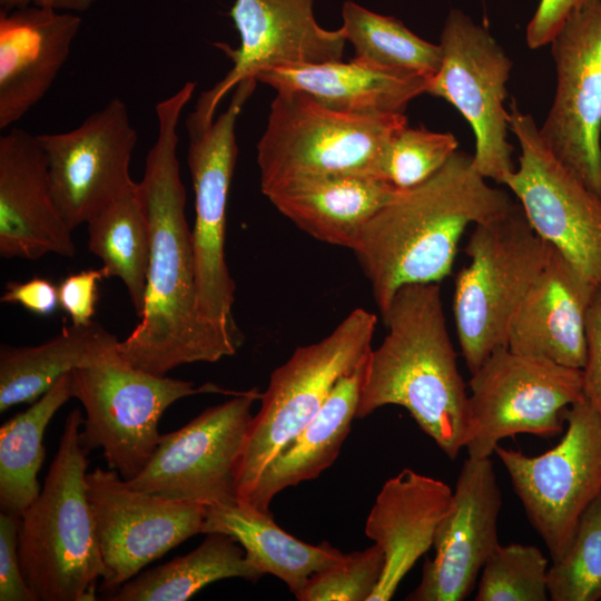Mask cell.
I'll return each mask as SVG.
<instances>
[{
    "label": "cell",
    "instance_id": "obj_21",
    "mask_svg": "<svg viewBox=\"0 0 601 601\" xmlns=\"http://www.w3.org/2000/svg\"><path fill=\"white\" fill-rule=\"evenodd\" d=\"M81 18L48 7L0 13V129L6 130L49 91L67 62Z\"/></svg>",
    "mask_w": 601,
    "mask_h": 601
},
{
    "label": "cell",
    "instance_id": "obj_15",
    "mask_svg": "<svg viewBox=\"0 0 601 601\" xmlns=\"http://www.w3.org/2000/svg\"><path fill=\"white\" fill-rule=\"evenodd\" d=\"M550 43L556 89L539 132L555 158L601 198V0H583Z\"/></svg>",
    "mask_w": 601,
    "mask_h": 601
},
{
    "label": "cell",
    "instance_id": "obj_14",
    "mask_svg": "<svg viewBox=\"0 0 601 601\" xmlns=\"http://www.w3.org/2000/svg\"><path fill=\"white\" fill-rule=\"evenodd\" d=\"M257 388L206 408L160 436L145 469L127 482L135 489L206 508L237 501L236 467L253 420Z\"/></svg>",
    "mask_w": 601,
    "mask_h": 601
},
{
    "label": "cell",
    "instance_id": "obj_4",
    "mask_svg": "<svg viewBox=\"0 0 601 601\" xmlns=\"http://www.w3.org/2000/svg\"><path fill=\"white\" fill-rule=\"evenodd\" d=\"M82 423L79 408L67 415L43 486L20 516V564L37 601L96 600L107 575L87 496Z\"/></svg>",
    "mask_w": 601,
    "mask_h": 601
},
{
    "label": "cell",
    "instance_id": "obj_35",
    "mask_svg": "<svg viewBox=\"0 0 601 601\" xmlns=\"http://www.w3.org/2000/svg\"><path fill=\"white\" fill-rule=\"evenodd\" d=\"M456 150L457 140L453 134L406 125L385 147L376 177L396 189H410L434 175Z\"/></svg>",
    "mask_w": 601,
    "mask_h": 601
},
{
    "label": "cell",
    "instance_id": "obj_9",
    "mask_svg": "<svg viewBox=\"0 0 601 601\" xmlns=\"http://www.w3.org/2000/svg\"><path fill=\"white\" fill-rule=\"evenodd\" d=\"M257 81L246 79L235 87L229 106L217 118L186 119L189 135L188 168L195 191L191 244L198 307L220 335L237 348L243 334L233 316L236 284L225 259L227 201L238 148L236 121Z\"/></svg>",
    "mask_w": 601,
    "mask_h": 601
},
{
    "label": "cell",
    "instance_id": "obj_2",
    "mask_svg": "<svg viewBox=\"0 0 601 601\" xmlns=\"http://www.w3.org/2000/svg\"><path fill=\"white\" fill-rule=\"evenodd\" d=\"M514 204L486 183L473 155L459 150L428 179L400 190L366 221L352 247L380 312L401 287L451 275L466 227L495 219Z\"/></svg>",
    "mask_w": 601,
    "mask_h": 601
},
{
    "label": "cell",
    "instance_id": "obj_38",
    "mask_svg": "<svg viewBox=\"0 0 601 601\" xmlns=\"http://www.w3.org/2000/svg\"><path fill=\"white\" fill-rule=\"evenodd\" d=\"M102 268L82 270L66 277L58 286L59 305L70 316L72 324L92 322L98 296V282L105 278Z\"/></svg>",
    "mask_w": 601,
    "mask_h": 601
},
{
    "label": "cell",
    "instance_id": "obj_6",
    "mask_svg": "<svg viewBox=\"0 0 601 601\" xmlns=\"http://www.w3.org/2000/svg\"><path fill=\"white\" fill-rule=\"evenodd\" d=\"M550 248L518 201L504 215L475 225L464 247L470 262L456 275L453 299L457 339L471 374L508 346L512 319Z\"/></svg>",
    "mask_w": 601,
    "mask_h": 601
},
{
    "label": "cell",
    "instance_id": "obj_41",
    "mask_svg": "<svg viewBox=\"0 0 601 601\" xmlns=\"http://www.w3.org/2000/svg\"><path fill=\"white\" fill-rule=\"evenodd\" d=\"M583 0H540L539 6L526 27L525 40L531 49H538L551 42L569 14Z\"/></svg>",
    "mask_w": 601,
    "mask_h": 601
},
{
    "label": "cell",
    "instance_id": "obj_20",
    "mask_svg": "<svg viewBox=\"0 0 601 601\" xmlns=\"http://www.w3.org/2000/svg\"><path fill=\"white\" fill-rule=\"evenodd\" d=\"M73 257L71 229L52 196L37 135L13 127L0 137V255Z\"/></svg>",
    "mask_w": 601,
    "mask_h": 601
},
{
    "label": "cell",
    "instance_id": "obj_37",
    "mask_svg": "<svg viewBox=\"0 0 601 601\" xmlns=\"http://www.w3.org/2000/svg\"><path fill=\"white\" fill-rule=\"evenodd\" d=\"M20 516L7 512L0 514V600L37 601L30 590L20 564L18 536Z\"/></svg>",
    "mask_w": 601,
    "mask_h": 601
},
{
    "label": "cell",
    "instance_id": "obj_10",
    "mask_svg": "<svg viewBox=\"0 0 601 601\" xmlns=\"http://www.w3.org/2000/svg\"><path fill=\"white\" fill-rule=\"evenodd\" d=\"M471 375L464 447L475 459L490 457L501 440L516 434L559 435L565 408L584 396L582 370L508 346Z\"/></svg>",
    "mask_w": 601,
    "mask_h": 601
},
{
    "label": "cell",
    "instance_id": "obj_31",
    "mask_svg": "<svg viewBox=\"0 0 601 601\" xmlns=\"http://www.w3.org/2000/svg\"><path fill=\"white\" fill-rule=\"evenodd\" d=\"M88 248L101 259L106 277H118L138 317L145 306L150 231L137 183L87 223Z\"/></svg>",
    "mask_w": 601,
    "mask_h": 601
},
{
    "label": "cell",
    "instance_id": "obj_17",
    "mask_svg": "<svg viewBox=\"0 0 601 601\" xmlns=\"http://www.w3.org/2000/svg\"><path fill=\"white\" fill-rule=\"evenodd\" d=\"M37 138L53 199L71 230L136 183L129 168L138 136L120 98L71 130Z\"/></svg>",
    "mask_w": 601,
    "mask_h": 601
},
{
    "label": "cell",
    "instance_id": "obj_1",
    "mask_svg": "<svg viewBox=\"0 0 601 601\" xmlns=\"http://www.w3.org/2000/svg\"><path fill=\"white\" fill-rule=\"evenodd\" d=\"M196 88L194 81L156 107L157 137L137 183L150 231V258L140 322L118 353L132 366L166 375L185 364L214 363L238 348L203 317L198 307L186 189L180 179L178 124Z\"/></svg>",
    "mask_w": 601,
    "mask_h": 601
},
{
    "label": "cell",
    "instance_id": "obj_8",
    "mask_svg": "<svg viewBox=\"0 0 601 601\" xmlns=\"http://www.w3.org/2000/svg\"><path fill=\"white\" fill-rule=\"evenodd\" d=\"M72 374V397L82 404L86 418L80 442L89 452L102 449L109 469L128 481L154 455L162 413L176 401L201 393L239 395L213 383L195 387L190 381L155 375L126 362L119 353Z\"/></svg>",
    "mask_w": 601,
    "mask_h": 601
},
{
    "label": "cell",
    "instance_id": "obj_33",
    "mask_svg": "<svg viewBox=\"0 0 601 601\" xmlns=\"http://www.w3.org/2000/svg\"><path fill=\"white\" fill-rule=\"evenodd\" d=\"M552 601L601 600V493L582 513L573 540L548 571Z\"/></svg>",
    "mask_w": 601,
    "mask_h": 601
},
{
    "label": "cell",
    "instance_id": "obj_24",
    "mask_svg": "<svg viewBox=\"0 0 601 601\" xmlns=\"http://www.w3.org/2000/svg\"><path fill=\"white\" fill-rule=\"evenodd\" d=\"M257 82L279 91H303L321 105L348 114L404 112L415 97L426 93L428 79L388 69L354 57L302 63L260 72Z\"/></svg>",
    "mask_w": 601,
    "mask_h": 601
},
{
    "label": "cell",
    "instance_id": "obj_19",
    "mask_svg": "<svg viewBox=\"0 0 601 601\" xmlns=\"http://www.w3.org/2000/svg\"><path fill=\"white\" fill-rule=\"evenodd\" d=\"M501 491L490 457H467L452 502L435 531V555L423 565L418 585L406 600L462 601L499 544Z\"/></svg>",
    "mask_w": 601,
    "mask_h": 601
},
{
    "label": "cell",
    "instance_id": "obj_28",
    "mask_svg": "<svg viewBox=\"0 0 601 601\" xmlns=\"http://www.w3.org/2000/svg\"><path fill=\"white\" fill-rule=\"evenodd\" d=\"M118 338L100 324L63 327L36 346L0 349V412L40 398L65 374L97 364L118 352Z\"/></svg>",
    "mask_w": 601,
    "mask_h": 601
},
{
    "label": "cell",
    "instance_id": "obj_3",
    "mask_svg": "<svg viewBox=\"0 0 601 601\" xmlns=\"http://www.w3.org/2000/svg\"><path fill=\"white\" fill-rule=\"evenodd\" d=\"M382 316L387 334L367 356L356 418L400 405L445 455L456 459L465 444L469 395L439 283L401 287Z\"/></svg>",
    "mask_w": 601,
    "mask_h": 601
},
{
    "label": "cell",
    "instance_id": "obj_13",
    "mask_svg": "<svg viewBox=\"0 0 601 601\" xmlns=\"http://www.w3.org/2000/svg\"><path fill=\"white\" fill-rule=\"evenodd\" d=\"M442 62L426 93L450 102L470 124L475 137L473 160L486 179L502 184L515 169L504 107L512 61L489 30L452 9L441 42Z\"/></svg>",
    "mask_w": 601,
    "mask_h": 601
},
{
    "label": "cell",
    "instance_id": "obj_30",
    "mask_svg": "<svg viewBox=\"0 0 601 601\" xmlns=\"http://www.w3.org/2000/svg\"><path fill=\"white\" fill-rule=\"evenodd\" d=\"M72 397L71 372L61 376L48 392L24 412L0 427V506L2 512L21 516L41 489L37 474L46 451L42 443L55 413Z\"/></svg>",
    "mask_w": 601,
    "mask_h": 601
},
{
    "label": "cell",
    "instance_id": "obj_40",
    "mask_svg": "<svg viewBox=\"0 0 601 601\" xmlns=\"http://www.w3.org/2000/svg\"><path fill=\"white\" fill-rule=\"evenodd\" d=\"M1 302L19 304L27 311L41 316L51 315L59 305L58 287L42 277L26 282H9Z\"/></svg>",
    "mask_w": 601,
    "mask_h": 601
},
{
    "label": "cell",
    "instance_id": "obj_18",
    "mask_svg": "<svg viewBox=\"0 0 601 601\" xmlns=\"http://www.w3.org/2000/svg\"><path fill=\"white\" fill-rule=\"evenodd\" d=\"M313 3L314 0H235L229 14L240 37L239 47L218 45L233 61V68L198 98L191 115L213 120L226 93L243 80H256L263 71L342 60L346 43L343 31L322 28L314 18Z\"/></svg>",
    "mask_w": 601,
    "mask_h": 601
},
{
    "label": "cell",
    "instance_id": "obj_25",
    "mask_svg": "<svg viewBox=\"0 0 601 601\" xmlns=\"http://www.w3.org/2000/svg\"><path fill=\"white\" fill-rule=\"evenodd\" d=\"M398 191L374 176L337 175L298 180L267 197L312 237L352 249L366 221Z\"/></svg>",
    "mask_w": 601,
    "mask_h": 601
},
{
    "label": "cell",
    "instance_id": "obj_5",
    "mask_svg": "<svg viewBox=\"0 0 601 601\" xmlns=\"http://www.w3.org/2000/svg\"><path fill=\"white\" fill-rule=\"evenodd\" d=\"M404 112L348 114L329 109L303 91H279L257 144L265 196L292 183L376 170Z\"/></svg>",
    "mask_w": 601,
    "mask_h": 601
},
{
    "label": "cell",
    "instance_id": "obj_29",
    "mask_svg": "<svg viewBox=\"0 0 601 601\" xmlns=\"http://www.w3.org/2000/svg\"><path fill=\"white\" fill-rule=\"evenodd\" d=\"M263 574L231 536L210 533L186 555L136 574L110 592L111 601H185L206 585L230 578L257 581Z\"/></svg>",
    "mask_w": 601,
    "mask_h": 601
},
{
    "label": "cell",
    "instance_id": "obj_7",
    "mask_svg": "<svg viewBox=\"0 0 601 601\" xmlns=\"http://www.w3.org/2000/svg\"><path fill=\"white\" fill-rule=\"evenodd\" d=\"M376 322L374 313L354 309L329 335L297 347L272 373L237 462V501L248 499L270 461L314 418L337 381L367 357Z\"/></svg>",
    "mask_w": 601,
    "mask_h": 601
},
{
    "label": "cell",
    "instance_id": "obj_36",
    "mask_svg": "<svg viewBox=\"0 0 601 601\" xmlns=\"http://www.w3.org/2000/svg\"><path fill=\"white\" fill-rule=\"evenodd\" d=\"M384 568V554L374 544L343 558L309 577L295 594L299 601H368Z\"/></svg>",
    "mask_w": 601,
    "mask_h": 601
},
{
    "label": "cell",
    "instance_id": "obj_27",
    "mask_svg": "<svg viewBox=\"0 0 601 601\" xmlns=\"http://www.w3.org/2000/svg\"><path fill=\"white\" fill-rule=\"evenodd\" d=\"M201 533L231 536L263 575H275L294 595L311 575L344 555L328 542L313 545L296 539L278 526L268 511L239 501L208 506Z\"/></svg>",
    "mask_w": 601,
    "mask_h": 601
},
{
    "label": "cell",
    "instance_id": "obj_39",
    "mask_svg": "<svg viewBox=\"0 0 601 601\" xmlns=\"http://www.w3.org/2000/svg\"><path fill=\"white\" fill-rule=\"evenodd\" d=\"M583 395L601 415V284L593 292L585 319Z\"/></svg>",
    "mask_w": 601,
    "mask_h": 601
},
{
    "label": "cell",
    "instance_id": "obj_26",
    "mask_svg": "<svg viewBox=\"0 0 601 601\" xmlns=\"http://www.w3.org/2000/svg\"><path fill=\"white\" fill-rule=\"evenodd\" d=\"M366 359L337 381L319 412L270 461L244 503L268 511L279 492L318 477L334 463L356 418Z\"/></svg>",
    "mask_w": 601,
    "mask_h": 601
},
{
    "label": "cell",
    "instance_id": "obj_12",
    "mask_svg": "<svg viewBox=\"0 0 601 601\" xmlns=\"http://www.w3.org/2000/svg\"><path fill=\"white\" fill-rule=\"evenodd\" d=\"M521 154L505 185L530 225L593 286L601 284V198L563 166L542 140L534 118L509 105Z\"/></svg>",
    "mask_w": 601,
    "mask_h": 601
},
{
    "label": "cell",
    "instance_id": "obj_16",
    "mask_svg": "<svg viewBox=\"0 0 601 601\" xmlns=\"http://www.w3.org/2000/svg\"><path fill=\"white\" fill-rule=\"evenodd\" d=\"M87 496L109 592L190 536L201 533L207 508L132 487L114 470L86 475Z\"/></svg>",
    "mask_w": 601,
    "mask_h": 601
},
{
    "label": "cell",
    "instance_id": "obj_22",
    "mask_svg": "<svg viewBox=\"0 0 601 601\" xmlns=\"http://www.w3.org/2000/svg\"><path fill=\"white\" fill-rule=\"evenodd\" d=\"M594 289L551 246L545 265L512 319L508 347L582 370L587 352L585 319Z\"/></svg>",
    "mask_w": 601,
    "mask_h": 601
},
{
    "label": "cell",
    "instance_id": "obj_34",
    "mask_svg": "<svg viewBox=\"0 0 601 601\" xmlns=\"http://www.w3.org/2000/svg\"><path fill=\"white\" fill-rule=\"evenodd\" d=\"M548 559L534 545L500 543L482 568L476 601H545Z\"/></svg>",
    "mask_w": 601,
    "mask_h": 601
},
{
    "label": "cell",
    "instance_id": "obj_42",
    "mask_svg": "<svg viewBox=\"0 0 601 601\" xmlns=\"http://www.w3.org/2000/svg\"><path fill=\"white\" fill-rule=\"evenodd\" d=\"M96 0H0L2 10L37 6L48 7L59 11L82 12L89 9Z\"/></svg>",
    "mask_w": 601,
    "mask_h": 601
},
{
    "label": "cell",
    "instance_id": "obj_32",
    "mask_svg": "<svg viewBox=\"0 0 601 601\" xmlns=\"http://www.w3.org/2000/svg\"><path fill=\"white\" fill-rule=\"evenodd\" d=\"M341 30L356 58L377 66L420 75L428 81L442 62L440 45L431 43L407 29L401 20L382 16L353 2L342 8Z\"/></svg>",
    "mask_w": 601,
    "mask_h": 601
},
{
    "label": "cell",
    "instance_id": "obj_23",
    "mask_svg": "<svg viewBox=\"0 0 601 601\" xmlns=\"http://www.w3.org/2000/svg\"><path fill=\"white\" fill-rule=\"evenodd\" d=\"M453 490L444 482L404 469L378 492L365 534L384 554L381 580L368 601H388L415 562L433 545Z\"/></svg>",
    "mask_w": 601,
    "mask_h": 601
},
{
    "label": "cell",
    "instance_id": "obj_11",
    "mask_svg": "<svg viewBox=\"0 0 601 601\" xmlns=\"http://www.w3.org/2000/svg\"><path fill=\"white\" fill-rule=\"evenodd\" d=\"M563 415L566 431L551 450L535 456L494 450L552 562L566 552L582 513L601 493V415L584 396Z\"/></svg>",
    "mask_w": 601,
    "mask_h": 601
}]
</instances>
